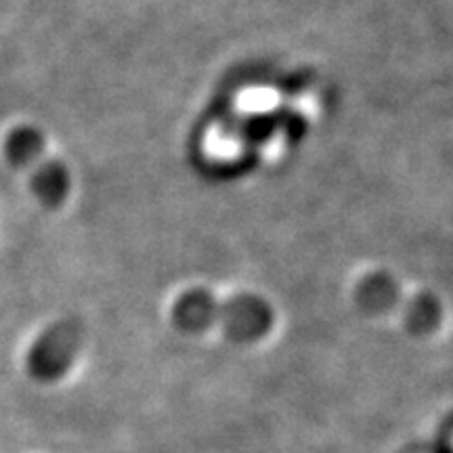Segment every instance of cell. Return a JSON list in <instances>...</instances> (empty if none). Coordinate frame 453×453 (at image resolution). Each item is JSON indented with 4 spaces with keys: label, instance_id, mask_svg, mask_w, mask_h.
<instances>
[{
    "label": "cell",
    "instance_id": "1",
    "mask_svg": "<svg viewBox=\"0 0 453 453\" xmlns=\"http://www.w3.org/2000/svg\"><path fill=\"white\" fill-rule=\"evenodd\" d=\"M4 156L11 166L26 174L32 194L44 208L57 211L64 206L70 196V173L64 164L47 154V143L41 130L27 124L11 128L4 139Z\"/></svg>",
    "mask_w": 453,
    "mask_h": 453
},
{
    "label": "cell",
    "instance_id": "2",
    "mask_svg": "<svg viewBox=\"0 0 453 453\" xmlns=\"http://www.w3.org/2000/svg\"><path fill=\"white\" fill-rule=\"evenodd\" d=\"M81 347V326L73 319H61L49 326L26 357V370L32 380L53 382L61 378L72 365L76 350Z\"/></svg>",
    "mask_w": 453,
    "mask_h": 453
}]
</instances>
